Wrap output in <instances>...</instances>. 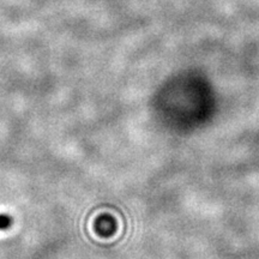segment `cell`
I'll return each instance as SVG.
<instances>
[{
    "label": "cell",
    "instance_id": "cell-1",
    "mask_svg": "<svg viewBox=\"0 0 259 259\" xmlns=\"http://www.w3.org/2000/svg\"><path fill=\"white\" fill-rule=\"evenodd\" d=\"M12 226V218L6 213H0V231H5Z\"/></svg>",
    "mask_w": 259,
    "mask_h": 259
}]
</instances>
